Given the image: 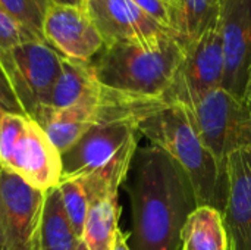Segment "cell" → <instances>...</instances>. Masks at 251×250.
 Wrapping results in <instances>:
<instances>
[{"instance_id": "1", "label": "cell", "mask_w": 251, "mask_h": 250, "mask_svg": "<svg viewBox=\"0 0 251 250\" xmlns=\"http://www.w3.org/2000/svg\"><path fill=\"white\" fill-rule=\"evenodd\" d=\"M131 250H182L181 231L197 197L184 168L156 146L137 147L129 172Z\"/></svg>"}, {"instance_id": "2", "label": "cell", "mask_w": 251, "mask_h": 250, "mask_svg": "<svg viewBox=\"0 0 251 250\" xmlns=\"http://www.w3.org/2000/svg\"><path fill=\"white\" fill-rule=\"evenodd\" d=\"M185 49L171 34L156 41H118L90 60L97 81L110 90L163 100Z\"/></svg>"}, {"instance_id": "3", "label": "cell", "mask_w": 251, "mask_h": 250, "mask_svg": "<svg viewBox=\"0 0 251 250\" xmlns=\"http://www.w3.org/2000/svg\"><path fill=\"white\" fill-rule=\"evenodd\" d=\"M138 133L184 168L193 183L199 206H213L224 214L228 178L203 144L188 108L165 105L138 122Z\"/></svg>"}, {"instance_id": "4", "label": "cell", "mask_w": 251, "mask_h": 250, "mask_svg": "<svg viewBox=\"0 0 251 250\" xmlns=\"http://www.w3.org/2000/svg\"><path fill=\"white\" fill-rule=\"evenodd\" d=\"M0 168L40 192L59 186L62 153L34 119L3 112L0 118Z\"/></svg>"}, {"instance_id": "5", "label": "cell", "mask_w": 251, "mask_h": 250, "mask_svg": "<svg viewBox=\"0 0 251 250\" xmlns=\"http://www.w3.org/2000/svg\"><path fill=\"white\" fill-rule=\"evenodd\" d=\"M140 121L128 116L94 124L62 155V180H78L107 169H128L138 147Z\"/></svg>"}, {"instance_id": "6", "label": "cell", "mask_w": 251, "mask_h": 250, "mask_svg": "<svg viewBox=\"0 0 251 250\" xmlns=\"http://www.w3.org/2000/svg\"><path fill=\"white\" fill-rule=\"evenodd\" d=\"M203 144L226 174L232 152L251 147V109L244 99L219 87L190 109Z\"/></svg>"}, {"instance_id": "7", "label": "cell", "mask_w": 251, "mask_h": 250, "mask_svg": "<svg viewBox=\"0 0 251 250\" xmlns=\"http://www.w3.org/2000/svg\"><path fill=\"white\" fill-rule=\"evenodd\" d=\"M63 56L43 40H28L0 57V63L28 118L37 121L49 109Z\"/></svg>"}, {"instance_id": "8", "label": "cell", "mask_w": 251, "mask_h": 250, "mask_svg": "<svg viewBox=\"0 0 251 250\" xmlns=\"http://www.w3.org/2000/svg\"><path fill=\"white\" fill-rule=\"evenodd\" d=\"M225 71L224 46L219 24L185 47L181 65L163 102L194 108L207 93L222 87Z\"/></svg>"}, {"instance_id": "9", "label": "cell", "mask_w": 251, "mask_h": 250, "mask_svg": "<svg viewBox=\"0 0 251 250\" xmlns=\"http://www.w3.org/2000/svg\"><path fill=\"white\" fill-rule=\"evenodd\" d=\"M46 193L0 169V250H38Z\"/></svg>"}, {"instance_id": "10", "label": "cell", "mask_w": 251, "mask_h": 250, "mask_svg": "<svg viewBox=\"0 0 251 250\" xmlns=\"http://www.w3.org/2000/svg\"><path fill=\"white\" fill-rule=\"evenodd\" d=\"M219 29L225 60L222 88L244 99L251 66V0H221Z\"/></svg>"}, {"instance_id": "11", "label": "cell", "mask_w": 251, "mask_h": 250, "mask_svg": "<svg viewBox=\"0 0 251 250\" xmlns=\"http://www.w3.org/2000/svg\"><path fill=\"white\" fill-rule=\"evenodd\" d=\"M43 40L63 57L90 62L104 41L85 7L51 3L43 21Z\"/></svg>"}, {"instance_id": "12", "label": "cell", "mask_w": 251, "mask_h": 250, "mask_svg": "<svg viewBox=\"0 0 251 250\" xmlns=\"http://www.w3.org/2000/svg\"><path fill=\"white\" fill-rule=\"evenodd\" d=\"M84 7L97 27L104 46L118 41H156L175 32L132 0H85Z\"/></svg>"}, {"instance_id": "13", "label": "cell", "mask_w": 251, "mask_h": 250, "mask_svg": "<svg viewBox=\"0 0 251 250\" xmlns=\"http://www.w3.org/2000/svg\"><path fill=\"white\" fill-rule=\"evenodd\" d=\"M224 221L231 250H251V147L235 150L226 164Z\"/></svg>"}, {"instance_id": "14", "label": "cell", "mask_w": 251, "mask_h": 250, "mask_svg": "<svg viewBox=\"0 0 251 250\" xmlns=\"http://www.w3.org/2000/svg\"><path fill=\"white\" fill-rule=\"evenodd\" d=\"M101 93L103 85L94 77L90 62L63 57L62 71L53 87L47 111H60L75 105L99 106Z\"/></svg>"}, {"instance_id": "15", "label": "cell", "mask_w": 251, "mask_h": 250, "mask_svg": "<svg viewBox=\"0 0 251 250\" xmlns=\"http://www.w3.org/2000/svg\"><path fill=\"white\" fill-rule=\"evenodd\" d=\"M97 108L99 106L75 105L60 111H46L35 122L40 124L53 144L63 155L99 122Z\"/></svg>"}, {"instance_id": "16", "label": "cell", "mask_w": 251, "mask_h": 250, "mask_svg": "<svg viewBox=\"0 0 251 250\" xmlns=\"http://www.w3.org/2000/svg\"><path fill=\"white\" fill-rule=\"evenodd\" d=\"M182 250H231L224 214L213 206H197L181 231Z\"/></svg>"}, {"instance_id": "17", "label": "cell", "mask_w": 251, "mask_h": 250, "mask_svg": "<svg viewBox=\"0 0 251 250\" xmlns=\"http://www.w3.org/2000/svg\"><path fill=\"white\" fill-rule=\"evenodd\" d=\"M118 194H106L88 202L82 242L88 250H113L119 231Z\"/></svg>"}, {"instance_id": "18", "label": "cell", "mask_w": 251, "mask_h": 250, "mask_svg": "<svg viewBox=\"0 0 251 250\" xmlns=\"http://www.w3.org/2000/svg\"><path fill=\"white\" fill-rule=\"evenodd\" d=\"M81 239L75 234L63 208L59 187L46 192L38 250H78Z\"/></svg>"}, {"instance_id": "19", "label": "cell", "mask_w": 251, "mask_h": 250, "mask_svg": "<svg viewBox=\"0 0 251 250\" xmlns=\"http://www.w3.org/2000/svg\"><path fill=\"white\" fill-rule=\"evenodd\" d=\"M219 15L221 0H181L174 31L184 49L218 27Z\"/></svg>"}, {"instance_id": "20", "label": "cell", "mask_w": 251, "mask_h": 250, "mask_svg": "<svg viewBox=\"0 0 251 250\" xmlns=\"http://www.w3.org/2000/svg\"><path fill=\"white\" fill-rule=\"evenodd\" d=\"M50 4L51 0H0V10L28 32L43 40V21Z\"/></svg>"}, {"instance_id": "21", "label": "cell", "mask_w": 251, "mask_h": 250, "mask_svg": "<svg viewBox=\"0 0 251 250\" xmlns=\"http://www.w3.org/2000/svg\"><path fill=\"white\" fill-rule=\"evenodd\" d=\"M57 187L60 190V196L68 220L78 239L82 240V233L88 214L87 193L78 180H62Z\"/></svg>"}, {"instance_id": "22", "label": "cell", "mask_w": 251, "mask_h": 250, "mask_svg": "<svg viewBox=\"0 0 251 250\" xmlns=\"http://www.w3.org/2000/svg\"><path fill=\"white\" fill-rule=\"evenodd\" d=\"M28 40H40V38L28 32L10 16H7L3 10H0V57L9 53L19 43Z\"/></svg>"}, {"instance_id": "23", "label": "cell", "mask_w": 251, "mask_h": 250, "mask_svg": "<svg viewBox=\"0 0 251 250\" xmlns=\"http://www.w3.org/2000/svg\"><path fill=\"white\" fill-rule=\"evenodd\" d=\"M0 108L3 112H10V113H19V115H25L24 108L21 106L12 84L0 63ZM26 116V115H25Z\"/></svg>"}, {"instance_id": "24", "label": "cell", "mask_w": 251, "mask_h": 250, "mask_svg": "<svg viewBox=\"0 0 251 250\" xmlns=\"http://www.w3.org/2000/svg\"><path fill=\"white\" fill-rule=\"evenodd\" d=\"M132 1L144 12H147L159 24L172 29V13L165 0H132Z\"/></svg>"}, {"instance_id": "25", "label": "cell", "mask_w": 251, "mask_h": 250, "mask_svg": "<svg viewBox=\"0 0 251 250\" xmlns=\"http://www.w3.org/2000/svg\"><path fill=\"white\" fill-rule=\"evenodd\" d=\"M113 250H131L129 246H128V236L125 233H122L121 230L116 234V240H115Z\"/></svg>"}, {"instance_id": "26", "label": "cell", "mask_w": 251, "mask_h": 250, "mask_svg": "<svg viewBox=\"0 0 251 250\" xmlns=\"http://www.w3.org/2000/svg\"><path fill=\"white\" fill-rule=\"evenodd\" d=\"M166 3H168V6L171 9V13H172V29H174L175 28L176 15H178V9H179V4H181V0H166Z\"/></svg>"}, {"instance_id": "27", "label": "cell", "mask_w": 251, "mask_h": 250, "mask_svg": "<svg viewBox=\"0 0 251 250\" xmlns=\"http://www.w3.org/2000/svg\"><path fill=\"white\" fill-rule=\"evenodd\" d=\"M84 1H85V0H51V3H56V4L79 6V7H84Z\"/></svg>"}, {"instance_id": "28", "label": "cell", "mask_w": 251, "mask_h": 250, "mask_svg": "<svg viewBox=\"0 0 251 250\" xmlns=\"http://www.w3.org/2000/svg\"><path fill=\"white\" fill-rule=\"evenodd\" d=\"M244 100H246V103L250 106V109H251V66H250V72H249V80H247L246 93H244Z\"/></svg>"}, {"instance_id": "29", "label": "cell", "mask_w": 251, "mask_h": 250, "mask_svg": "<svg viewBox=\"0 0 251 250\" xmlns=\"http://www.w3.org/2000/svg\"><path fill=\"white\" fill-rule=\"evenodd\" d=\"M78 250H88L87 249V246L84 245V242L81 240V243H79V246H78Z\"/></svg>"}, {"instance_id": "30", "label": "cell", "mask_w": 251, "mask_h": 250, "mask_svg": "<svg viewBox=\"0 0 251 250\" xmlns=\"http://www.w3.org/2000/svg\"><path fill=\"white\" fill-rule=\"evenodd\" d=\"M1 113H3V111H1V108H0V118H1Z\"/></svg>"}, {"instance_id": "31", "label": "cell", "mask_w": 251, "mask_h": 250, "mask_svg": "<svg viewBox=\"0 0 251 250\" xmlns=\"http://www.w3.org/2000/svg\"><path fill=\"white\" fill-rule=\"evenodd\" d=\"M0 169H1V168H0Z\"/></svg>"}, {"instance_id": "32", "label": "cell", "mask_w": 251, "mask_h": 250, "mask_svg": "<svg viewBox=\"0 0 251 250\" xmlns=\"http://www.w3.org/2000/svg\"><path fill=\"white\" fill-rule=\"evenodd\" d=\"M165 1H166V0H165Z\"/></svg>"}]
</instances>
